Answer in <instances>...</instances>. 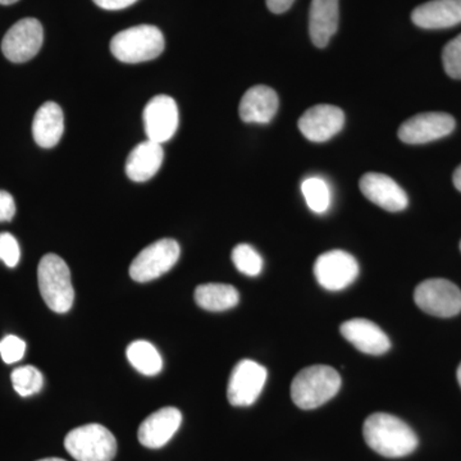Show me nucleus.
Segmentation results:
<instances>
[{
  "instance_id": "16",
  "label": "nucleus",
  "mask_w": 461,
  "mask_h": 461,
  "mask_svg": "<svg viewBox=\"0 0 461 461\" xmlns=\"http://www.w3.org/2000/svg\"><path fill=\"white\" fill-rule=\"evenodd\" d=\"M182 423V414L176 408L159 409L149 415L139 429V441L148 448H160L168 444Z\"/></svg>"
},
{
  "instance_id": "14",
  "label": "nucleus",
  "mask_w": 461,
  "mask_h": 461,
  "mask_svg": "<svg viewBox=\"0 0 461 461\" xmlns=\"http://www.w3.org/2000/svg\"><path fill=\"white\" fill-rule=\"evenodd\" d=\"M345 114L339 107L320 104L308 109L300 117L299 129L308 140L324 142L341 131Z\"/></svg>"
},
{
  "instance_id": "29",
  "label": "nucleus",
  "mask_w": 461,
  "mask_h": 461,
  "mask_svg": "<svg viewBox=\"0 0 461 461\" xmlns=\"http://www.w3.org/2000/svg\"><path fill=\"white\" fill-rule=\"evenodd\" d=\"M21 250L16 238L12 233H0V260L9 267L14 268L20 263Z\"/></svg>"
},
{
  "instance_id": "17",
  "label": "nucleus",
  "mask_w": 461,
  "mask_h": 461,
  "mask_svg": "<svg viewBox=\"0 0 461 461\" xmlns=\"http://www.w3.org/2000/svg\"><path fill=\"white\" fill-rule=\"evenodd\" d=\"M278 111V95L272 87L258 85L251 87L240 102V117L247 123L271 122Z\"/></svg>"
},
{
  "instance_id": "33",
  "label": "nucleus",
  "mask_w": 461,
  "mask_h": 461,
  "mask_svg": "<svg viewBox=\"0 0 461 461\" xmlns=\"http://www.w3.org/2000/svg\"><path fill=\"white\" fill-rule=\"evenodd\" d=\"M453 181L455 187L461 193V165L457 167L456 171L454 172Z\"/></svg>"
},
{
  "instance_id": "5",
  "label": "nucleus",
  "mask_w": 461,
  "mask_h": 461,
  "mask_svg": "<svg viewBox=\"0 0 461 461\" xmlns=\"http://www.w3.org/2000/svg\"><path fill=\"white\" fill-rule=\"evenodd\" d=\"M65 447L77 461H112L117 453V441L102 424H86L66 436Z\"/></svg>"
},
{
  "instance_id": "9",
  "label": "nucleus",
  "mask_w": 461,
  "mask_h": 461,
  "mask_svg": "<svg viewBox=\"0 0 461 461\" xmlns=\"http://www.w3.org/2000/svg\"><path fill=\"white\" fill-rule=\"evenodd\" d=\"M314 275L318 284L326 290H344L357 280L359 264L346 251H327L315 260Z\"/></svg>"
},
{
  "instance_id": "18",
  "label": "nucleus",
  "mask_w": 461,
  "mask_h": 461,
  "mask_svg": "<svg viewBox=\"0 0 461 461\" xmlns=\"http://www.w3.org/2000/svg\"><path fill=\"white\" fill-rule=\"evenodd\" d=\"M412 23L427 30L448 29L461 23V0H430L412 11Z\"/></svg>"
},
{
  "instance_id": "20",
  "label": "nucleus",
  "mask_w": 461,
  "mask_h": 461,
  "mask_svg": "<svg viewBox=\"0 0 461 461\" xmlns=\"http://www.w3.org/2000/svg\"><path fill=\"white\" fill-rule=\"evenodd\" d=\"M339 0H312L309 32L317 48H326L339 29Z\"/></svg>"
},
{
  "instance_id": "22",
  "label": "nucleus",
  "mask_w": 461,
  "mask_h": 461,
  "mask_svg": "<svg viewBox=\"0 0 461 461\" xmlns=\"http://www.w3.org/2000/svg\"><path fill=\"white\" fill-rule=\"evenodd\" d=\"M239 291L230 285L205 284L195 290L196 304L209 312H224L239 304Z\"/></svg>"
},
{
  "instance_id": "7",
  "label": "nucleus",
  "mask_w": 461,
  "mask_h": 461,
  "mask_svg": "<svg viewBox=\"0 0 461 461\" xmlns=\"http://www.w3.org/2000/svg\"><path fill=\"white\" fill-rule=\"evenodd\" d=\"M415 304L427 314L439 318L455 317L461 312V291L453 282L430 278L418 285Z\"/></svg>"
},
{
  "instance_id": "19",
  "label": "nucleus",
  "mask_w": 461,
  "mask_h": 461,
  "mask_svg": "<svg viewBox=\"0 0 461 461\" xmlns=\"http://www.w3.org/2000/svg\"><path fill=\"white\" fill-rule=\"evenodd\" d=\"M165 159L162 144L147 140L136 145L127 158L126 175L130 180L145 182L153 178Z\"/></svg>"
},
{
  "instance_id": "23",
  "label": "nucleus",
  "mask_w": 461,
  "mask_h": 461,
  "mask_svg": "<svg viewBox=\"0 0 461 461\" xmlns=\"http://www.w3.org/2000/svg\"><path fill=\"white\" fill-rule=\"evenodd\" d=\"M126 354L130 364L141 375L153 377L162 372V357L150 342L144 341V339L133 341L127 348Z\"/></svg>"
},
{
  "instance_id": "2",
  "label": "nucleus",
  "mask_w": 461,
  "mask_h": 461,
  "mask_svg": "<svg viewBox=\"0 0 461 461\" xmlns=\"http://www.w3.org/2000/svg\"><path fill=\"white\" fill-rule=\"evenodd\" d=\"M341 377L329 366H313L303 369L291 384V397L304 411L320 408L338 395Z\"/></svg>"
},
{
  "instance_id": "10",
  "label": "nucleus",
  "mask_w": 461,
  "mask_h": 461,
  "mask_svg": "<svg viewBox=\"0 0 461 461\" xmlns=\"http://www.w3.org/2000/svg\"><path fill=\"white\" fill-rule=\"evenodd\" d=\"M267 369L254 360L244 359L230 373L227 397L230 405L250 406L262 393L267 382Z\"/></svg>"
},
{
  "instance_id": "36",
  "label": "nucleus",
  "mask_w": 461,
  "mask_h": 461,
  "mask_svg": "<svg viewBox=\"0 0 461 461\" xmlns=\"http://www.w3.org/2000/svg\"><path fill=\"white\" fill-rule=\"evenodd\" d=\"M457 381H459V384L461 387V364L459 366V368H457Z\"/></svg>"
},
{
  "instance_id": "27",
  "label": "nucleus",
  "mask_w": 461,
  "mask_h": 461,
  "mask_svg": "<svg viewBox=\"0 0 461 461\" xmlns=\"http://www.w3.org/2000/svg\"><path fill=\"white\" fill-rule=\"evenodd\" d=\"M442 63L446 74L455 80H461V33L446 44L442 51Z\"/></svg>"
},
{
  "instance_id": "26",
  "label": "nucleus",
  "mask_w": 461,
  "mask_h": 461,
  "mask_svg": "<svg viewBox=\"0 0 461 461\" xmlns=\"http://www.w3.org/2000/svg\"><path fill=\"white\" fill-rule=\"evenodd\" d=\"M232 262L242 275L257 277L263 269V259L256 249L248 244H240L232 250Z\"/></svg>"
},
{
  "instance_id": "11",
  "label": "nucleus",
  "mask_w": 461,
  "mask_h": 461,
  "mask_svg": "<svg viewBox=\"0 0 461 461\" xmlns=\"http://www.w3.org/2000/svg\"><path fill=\"white\" fill-rule=\"evenodd\" d=\"M455 126L456 122L453 115L444 112H427L405 121L400 126L397 135L405 144H427L450 135Z\"/></svg>"
},
{
  "instance_id": "35",
  "label": "nucleus",
  "mask_w": 461,
  "mask_h": 461,
  "mask_svg": "<svg viewBox=\"0 0 461 461\" xmlns=\"http://www.w3.org/2000/svg\"><path fill=\"white\" fill-rule=\"evenodd\" d=\"M38 461H66L63 459H59V457H48V459H41Z\"/></svg>"
},
{
  "instance_id": "8",
  "label": "nucleus",
  "mask_w": 461,
  "mask_h": 461,
  "mask_svg": "<svg viewBox=\"0 0 461 461\" xmlns=\"http://www.w3.org/2000/svg\"><path fill=\"white\" fill-rule=\"evenodd\" d=\"M44 41V30L36 18H23L14 23L5 33L2 51L14 63L32 60L41 51Z\"/></svg>"
},
{
  "instance_id": "31",
  "label": "nucleus",
  "mask_w": 461,
  "mask_h": 461,
  "mask_svg": "<svg viewBox=\"0 0 461 461\" xmlns=\"http://www.w3.org/2000/svg\"><path fill=\"white\" fill-rule=\"evenodd\" d=\"M93 2L102 9L120 11V9L131 7L138 0H93Z\"/></svg>"
},
{
  "instance_id": "28",
  "label": "nucleus",
  "mask_w": 461,
  "mask_h": 461,
  "mask_svg": "<svg viewBox=\"0 0 461 461\" xmlns=\"http://www.w3.org/2000/svg\"><path fill=\"white\" fill-rule=\"evenodd\" d=\"M26 353V342L17 336L9 335L0 341V357L3 362L14 364L20 362Z\"/></svg>"
},
{
  "instance_id": "4",
  "label": "nucleus",
  "mask_w": 461,
  "mask_h": 461,
  "mask_svg": "<svg viewBox=\"0 0 461 461\" xmlns=\"http://www.w3.org/2000/svg\"><path fill=\"white\" fill-rule=\"evenodd\" d=\"M165 36L156 26L130 27L114 35L111 41V51L120 62H148L156 59L165 50Z\"/></svg>"
},
{
  "instance_id": "12",
  "label": "nucleus",
  "mask_w": 461,
  "mask_h": 461,
  "mask_svg": "<svg viewBox=\"0 0 461 461\" xmlns=\"http://www.w3.org/2000/svg\"><path fill=\"white\" fill-rule=\"evenodd\" d=\"M148 140L163 144L171 140L178 129V107L168 95H157L149 100L142 113Z\"/></svg>"
},
{
  "instance_id": "32",
  "label": "nucleus",
  "mask_w": 461,
  "mask_h": 461,
  "mask_svg": "<svg viewBox=\"0 0 461 461\" xmlns=\"http://www.w3.org/2000/svg\"><path fill=\"white\" fill-rule=\"evenodd\" d=\"M295 0H266L267 7L272 14H281L287 12L288 9L293 7Z\"/></svg>"
},
{
  "instance_id": "15",
  "label": "nucleus",
  "mask_w": 461,
  "mask_h": 461,
  "mask_svg": "<svg viewBox=\"0 0 461 461\" xmlns=\"http://www.w3.org/2000/svg\"><path fill=\"white\" fill-rule=\"evenodd\" d=\"M339 332L357 350L368 355H382L391 348V341L381 327L364 318H354L339 327Z\"/></svg>"
},
{
  "instance_id": "25",
  "label": "nucleus",
  "mask_w": 461,
  "mask_h": 461,
  "mask_svg": "<svg viewBox=\"0 0 461 461\" xmlns=\"http://www.w3.org/2000/svg\"><path fill=\"white\" fill-rule=\"evenodd\" d=\"M12 384L18 395L23 397L32 396L41 393L44 378L41 372L35 366H26L14 369L11 375Z\"/></svg>"
},
{
  "instance_id": "37",
  "label": "nucleus",
  "mask_w": 461,
  "mask_h": 461,
  "mask_svg": "<svg viewBox=\"0 0 461 461\" xmlns=\"http://www.w3.org/2000/svg\"><path fill=\"white\" fill-rule=\"evenodd\" d=\"M460 250H461V242H460Z\"/></svg>"
},
{
  "instance_id": "6",
  "label": "nucleus",
  "mask_w": 461,
  "mask_h": 461,
  "mask_svg": "<svg viewBox=\"0 0 461 461\" xmlns=\"http://www.w3.org/2000/svg\"><path fill=\"white\" fill-rule=\"evenodd\" d=\"M181 249L173 239H162L149 245L130 266V276L133 281L150 282L171 271L180 258Z\"/></svg>"
},
{
  "instance_id": "1",
  "label": "nucleus",
  "mask_w": 461,
  "mask_h": 461,
  "mask_svg": "<svg viewBox=\"0 0 461 461\" xmlns=\"http://www.w3.org/2000/svg\"><path fill=\"white\" fill-rule=\"evenodd\" d=\"M363 435L373 451L393 459L408 456L420 445L414 430L405 421L387 412H375L366 418Z\"/></svg>"
},
{
  "instance_id": "13",
  "label": "nucleus",
  "mask_w": 461,
  "mask_h": 461,
  "mask_svg": "<svg viewBox=\"0 0 461 461\" xmlns=\"http://www.w3.org/2000/svg\"><path fill=\"white\" fill-rule=\"evenodd\" d=\"M359 186L366 199L384 211L395 213L403 211L409 204L408 195L402 187L384 173H366Z\"/></svg>"
},
{
  "instance_id": "34",
  "label": "nucleus",
  "mask_w": 461,
  "mask_h": 461,
  "mask_svg": "<svg viewBox=\"0 0 461 461\" xmlns=\"http://www.w3.org/2000/svg\"><path fill=\"white\" fill-rule=\"evenodd\" d=\"M18 0H0V5H14V3H17Z\"/></svg>"
},
{
  "instance_id": "3",
  "label": "nucleus",
  "mask_w": 461,
  "mask_h": 461,
  "mask_svg": "<svg viewBox=\"0 0 461 461\" xmlns=\"http://www.w3.org/2000/svg\"><path fill=\"white\" fill-rule=\"evenodd\" d=\"M39 290L45 304L56 313H67L74 305L75 291L71 272L62 258L47 254L38 268Z\"/></svg>"
},
{
  "instance_id": "24",
  "label": "nucleus",
  "mask_w": 461,
  "mask_h": 461,
  "mask_svg": "<svg viewBox=\"0 0 461 461\" xmlns=\"http://www.w3.org/2000/svg\"><path fill=\"white\" fill-rule=\"evenodd\" d=\"M303 195L311 211L323 214L330 209V190L329 184L321 177H309L303 182Z\"/></svg>"
},
{
  "instance_id": "30",
  "label": "nucleus",
  "mask_w": 461,
  "mask_h": 461,
  "mask_svg": "<svg viewBox=\"0 0 461 461\" xmlns=\"http://www.w3.org/2000/svg\"><path fill=\"white\" fill-rule=\"evenodd\" d=\"M16 214V202L7 191L0 190V222H9Z\"/></svg>"
},
{
  "instance_id": "21",
  "label": "nucleus",
  "mask_w": 461,
  "mask_h": 461,
  "mask_svg": "<svg viewBox=\"0 0 461 461\" xmlns=\"http://www.w3.org/2000/svg\"><path fill=\"white\" fill-rule=\"evenodd\" d=\"M65 131L62 108L54 102H47L36 112L32 122L33 140L39 147H56Z\"/></svg>"
}]
</instances>
